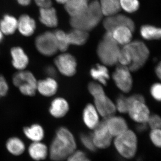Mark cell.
<instances>
[{
	"label": "cell",
	"mask_w": 161,
	"mask_h": 161,
	"mask_svg": "<svg viewBox=\"0 0 161 161\" xmlns=\"http://www.w3.org/2000/svg\"><path fill=\"white\" fill-rule=\"evenodd\" d=\"M77 142L74 134L65 127L58 128L49 149L53 161H63L77 150Z\"/></svg>",
	"instance_id": "1"
},
{
	"label": "cell",
	"mask_w": 161,
	"mask_h": 161,
	"mask_svg": "<svg viewBox=\"0 0 161 161\" xmlns=\"http://www.w3.org/2000/svg\"><path fill=\"white\" fill-rule=\"evenodd\" d=\"M103 16L99 1L93 0L90 3L83 13L78 16L71 18L69 23L73 29L81 30L88 32L98 26Z\"/></svg>",
	"instance_id": "2"
},
{
	"label": "cell",
	"mask_w": 161,
	"mask_h": 161,
	"mask_svg": "<svg viewBox=\"0 0 161 161\" xmlns=\"http://www.w3.org/2000/svg\"><path fill=\"white\" fill-rule=\"evenodd\" d=\"M120 49L112 37L111 32L106 31L97 46V56L103 65L113 66L118 63Z\"/></svg>",
	"instance_id": "3"
},
{
	"label": "cell",
	"mask_w": 161,
	"mask_h": 161,
	"mask_svg": "<svg viewBox=\"0 0 161 161\" xmlns=\"http://www.w3.org/2000/svg\"><path fill=\"white\" fill-rule=\"evenodd\" d=\"M112 143L117 153L123 158L130 160L137 153L138 139L135 131L129 129L113 138Z\"/></svg>",
	"instance_id": "4"
},
{
	"label": "cell",
	"mask_w": 161,
	"mask_h": 161,
	"mask_svg": "<svg viewBox=\"0 0 161 161\" xmlns=\"http://www.w3.org/2000/svg\"><path fill=\"white\" fill-rule=\"evenodd\" d=\"M126 47L130 55L131 63L128 67L131 72H136L142 68L150 57L149 47L143 41L132 40Z\"/></svg>",
	"instance_id": "5"
},
{
	"label": "cell",
	"mask_w": 161,
	"mask_h": 161,
	"mask_svg": "<svg viewBox=\"0 0 161 161\" xmlns=\"http://www.w3.org/2000/svg\"><path fill=\"white\" fill-rule=\"evenodd\" d=\"M130 97L131 103L127 113L130 118L137 125L147 124L151 113L145 97L140 94H133Z\"/></svg>",
	"instance_id": "6"
},
{
	"label": "cell",
	"mask_w": 161,
	"mask_h": 161,
	"mask_svg": "<svg viewBox=\"0 0 161 161\" xmlns=\"http://www.w3.org/2000/svg\"><path fill=\"white\" fill-rule=\"evenodd\" d=\"M37 81L33 74L26 70L18 71L12 77L13 84L21 94L31 97L36 93Z\"/></svg>",
	"instance_id": "7"
},
{
	"label": "cell",
	"mask_w": 161,
	"mask_h": 161,
	"mask_svg": "<svg viewBox=\"0 0 161 161\" xmlns=\"http://www.w3.org/2000/svg\"><path fill=\"white\" fill-rule=\"evenodd\" d=\"M35 44L37 50L46 57L53 56L59 51L54 32L47 31L38 35Z\"/></svg>",
	"instance_id": "8"
},
{
	"label": "cell",
	"mask_w": 161,
	"mask_h": 161,
	"mask_svg": "<svg viewBox=\"0 0 161 161\" xmlns=\"http://www.w3.org/2000/svg\"><path fill=\"white\" fill-rule=\"evenodd\" d=\"M131 72L126 66L119 65L112 74V79L119 89L124 93H129L133 86Z\"/></svg>",
	"instance_id": "9"
},
{
	"label": "cell",
	"mask_w": 161,
	"mask_h": 161,
	"mask_svg": "<svg viewBox=\"0 0 161 161\" xmlns=\"http://www.w3.org/2000/svg\"><path fill=\"white\" fill-rule=\"evenodd\" d=\"M57 70L67 77H72L77 71V63L76 58L68 53H63L54 59Z\"/></svg>",
	"instance_id": "10"
},
{
	"label": "cell",
	"mask_w": 161,
	"mask_h": 161,
	"mask_svg": "<svg viewBox=\"0 0 161 161\" xmlns=\"http://www.w3.org/2000/svg\"><path fill=\"white\" fill-rule=\"evenodd\" d=\"M96 149H106L110 147L114 137L108 130L104 121H101L91 134Z\"/></svg>",
	"instance_id": "11"
},
{
	"label": "cell",
	"mask_w": 161,
	"mask_h": 161,
	"mask_svg": "<svg viewBox=\"0 0 161 161\" xmlns=\"http://www.w3.org/2000/svg\"><path fill=\"white\" fill-rule=\"evenodd\" d=\"M93 98L94 105L101 117L105 119L115 115L117 111L115 103L106 95L105 92Z\"/></svg>",
	"instance_id": "12"
},
{
	"label": "cell",
	"mask_w": 161,
	"mask_h": 161,
	"mask_svg": "<svg viewBox=\"0 0 161 161\" xmlns=\"http://www.w3.org/2000/svg\"><path fill=\"white\" fill-rule=\"evenodd\" d=\"M103 26L106 31L108 32H112L116 27L120 26H127L133 32L136 29L135 23L131 18L118 14L105 19L103 21Z\"/></svg>",
	"instance_id": "13"
},
{
	"label": "cell",
	"mask_w": 161,
	"mask_h": 161,
	"mask_svg": "<svg viewBox=\"0 0 161 161\" xmlns=\"http://www.w3.org/2000/svg\"><path fill=\"white\" fill-rule=\"evenodd\" d=\"M103 120L110 134L114 138L129 129L127 120L122 116L115 115Z\"/></svg>",
	"instance_id": "14"
},
{
	"label": "cell",
	"mask_w": 161,
	"mask_h": 161,
	"mask_svg": "<svg viewBox=\"0 0 161 161\" xmlns=\"http://www.w3.org/2000/svg\"><path fill=\"white\" fill-rule=\"evenodd\" d=\"M100 115L94 104L88 103L83 109L82 121L85 125L93 131L101 122Z\"/></svg>",
	"instance_id": "15"
},
{
	"label": "cell",
	"mask_w": 161,
	"mask_h": 161,
	"mask_svg": "<svg viewBox=\"0 0 161 161\" xmlns=\"http://www.w3.org/2000/svg\"><path fill=\"white\" fill-rule=\"evenodd\" d=\"M12 65L18 71L24 70L29 63V59L22 47L15 46L10 49Z\"/></svg>",
	"instance_id": "16"
},
{
	"label": "cell",
	"mask_w": 161,
	"mask_h": 161,
	"mask_svg": "<svg viewBox=\"0 0 161 161\" xmlns=\"http://www.w3.org/2000/svg\"><path fill=\"white\" fill-rule=\"evenodd\" d=\"M36 28V23L33 18L27 14L21 15L18 19V30L22 36L30 37Z\"/></svg>",
	"instance_id": "17"
},
{
	"label": "cell",
	"mask_w": 161,
	"mask_h": 161,
	"mask_svg": "<svg viewBox=\"0 0 161 161\" xmlns=\"http://www.w3.org/2000/svg\"><path fill=\"white\" fill-rule=\"evenodd\" d=\"M69 110V104L67 101L62 97H57L52 101L49 112L53 117L59 119L65 116Z\"/></svg>",
	"instance_id": "18"
},
{
	"label": "cell",
	"mask_w": 161,
	"mask_h": 161,
	"mask_svg": "<svg viewBox=\"0 0 161 161\" xmlns=\"http://www.w3.org/2000/svg\"><path fill=\"white\" fill-rule=\"evenodd\" d=\"M58 88V83L55 78L47 77L38 80L37 92L45 97H51L56 94Z\"/></svg>",
	"instance_id": "19"
},
{
	"label": "cell",
	"mask_w": 161,
	"mask_h": 161,
	"mask_svg": "<svg viewBox=\"0 0 161 161\" xmlns=\"http://www.w3.org/2000/svg\"><path fill=\"white\" fill-rule=\"evenodd\" d=\"M39 20L42 24L48 27H56L58 24L57 11L54 7L40 8Z\"/></svg>",
	"instance_id": "20"
},
{
	"label": "cell",
	"mask_w": 161,
	"mask_h": 161,
	"mask_svg": "<svg viewBox=\"0 0 161 161\" xmlns=\"http://www.w3.org/2000/svg\"><path fill=\"white\" fill-rule=\"evenodd\" d=\"M133 32L129 27L125 26H118L112 31V37L119 45L125 46L132 41Z\"/></svg>",
	"instance_id": "21"
},
{
	"label": "cell",
	"mask_w": 161,
	"mask_h": 161,
	"mask_svg": "<svg viewBox=\"0 0 161 161\" xmlns=\"http://www.w3.org/2000/svg\"><path fill=\"white\" fill-rule=\"evenodd\" d=\"M90 0H69L64 5V9L71 18L80 15L86 10Z\"/></svg>",
	"instance_id": "22"
},
{
	"label": "cell",
	"mask_w": 161,
	"mask_h": 161,
	"mask_svg": "<svg viewBox=\"0 0 161 161\" xmlns=\"http://www.w3.org/2000/svg\"><path fill=\"white\" fill-rule=\"evenodd\" d=\"M141 37L147 41L161 40V27L152 24H144L140 29Z\"/></svg>",
	"instance_id": "23"
},
{
	"label": "cell",
	"mask_w": 161,
	"mask_h": 161,
	"mask_svg": "<svg viewBox=\"0 0 161 161\" xmlns=\"http://www.w3.org/2000/svg\"><path fill=\"white\" fill-rule=\"evenodd\" d=\"M0 30L4 35L14 34L18 30L17 19L12 15H4L0 20Z\"/></svg>",
	"instance_id": "24"
},
{
	"label": "cell",
	"mask_w": 161,
	"mask_h": 161,
	"mask_svg": "<svg viewBox=\"0 0 161 161\" xmlns=\"http://www.w3.org/2000/svg\"><path fill=\"white\" fill-rule=\"evenodd\" d=\"M90 75L93 79L101 85L106 86L110 79V75L107 66L97 64L90 70Z\"/></svg>",
	"instance_id": "25"
},
{
	"label": "cell",
	"mask_w": 161,
	"mask_h": 161,
	"mask_svg": "<svg viewBox=\"0 0 161 161\" xmlns=\"http://www.w3.org/2000/svg\"><path fill=\"white\" fill-rule=\"evenodd\" d=\"M28 153L32 158L36 161L45 159L49 153L46 145L41 142H34L28 148Z\"/></svg>",
	"instance_id": "26"
},
{
	"label": "cell",
	"mask_w": 161,
	"mask_h": 161,
	"mask_svg": "<svg viewBox=\"0 0 161 161\" xmlns=\"http://www.w3.org/2000/svg\"><path fill=\"white\" fill-rule=\"evenodd\" d=\"M99 3L102 14L106 17L118 14L120 11L119 0H100Z\"/></svg>",
	"instance_id": "27"
},
{
	"label": "cell",
	"mask_w": 161,
	"mask_h": 161,
	"mask_svg": "<svg viewBox=\"0 0 161 161\" xmlns=\"http://www.w3.org/2000/svg\"><path fill=\"white\" fill-rule=\"evenodd\" d=\"M70 45L81 46L86 43L89 35L88 32L81 30L73 29L67 33Z\"/></svg>",
	"instance_id": "28"
},
{
	"label": "cell",
	"mask_w": 161,
	"mask_h": 161,
	"mask_svg": "<svg viewBox=\"0 0 161 161\" xmlns=\"http://www.w3.org/2000/svg\"><path fill=\"white\" fill-rule=\"evenodd\" d=\"M23 132L26 137L34 142H40L43 138L44 132L43 128L38 124H34L31 126L23 129Z\"/></svg>",
	"instance_id": "29"
},
{
	"label": "cell",
	"mask_w": 161,
	"mask_h": 161,
	"mask_svg": "<svg viewBox=\"0 0 161 161\" xmlns=\"http://www.w3.org/2000/svg\"><path fill=\"white\" fill-rule=\"evenodd\" d=\"M6 147L10 153L15 156L21 155L25 149L24 142L17 137L9 139L6 142Z\"/></svg>",
	"instance_id": "30"
},
{
	"label": "cell",
	"mask_w": 161,
	"mask_h": 161,
	"mask_svg": "<svg viewBox=\"0 0 161 161\" xmlns=\"http://www.w3.org/2000/svg\"><path fill=\"white\" fill-rule=\"evenodd\" d=\"M58 48V50L65 53L68 49L70 44L67 33L61 30H57L54 32Z\"/></svg>",
	"instance_id": "31"
},
{
	"label": "cell",
	"mask_w": 161,
	"mask_h": 161,
	"mask_svg": "<svg viewBox=\"0 0 161 161\" xmlns=\"http://www.w3.org/2000/svg\"><path fill=\"white\" fill-rule=\"evenodd\" d=\"M121 8L128 13H133L140 7L139 0H119Z\"/></svg>",
	"instance_id": "32"
},
{
	"label": "cell",
	"mask_w": 161,
	"mask_h": 161,
	"mask_svg": "<svg viewBox=\"0 0 161 161\" xmlns=\"http://www.w3.org/2000/svg\"><path fill=\"white\" fill-rule=\"evenodd\" d=\"M129 97L122 95H119L116 100L115 105L116 111L120 113H127L130 106Z\"/></svg>",
	"instance_id": "33"
},
{
	"label": "cell",
	"mask_w": 161,
	"mask_h": 161,
	"mask_svg": "<svg viewBox=\"0 0 161 161\" xmlns=\"http://www.w3.org/2000/svg\"><path fill=\"white\" fill-rule=\"evenodd\" d=\"M150 94L153 100L158 103H161V82L157 81L151 85L150 87Z\"/></svg>",
	"instance_id": "34"
},
{
	"label": "cell",
	"mask_w": 161,
	"mask_h": 161,
	"mask_svg": "<svg viewBox=\"0 0 161 161\" xmlns=\"http://www.w3.org/2000/svg\"><path fill=\"white\" fill-rule=\"evenodd\" d=\"M149 139L152 145L158 149H161V129L150 130Z\"/></svg>",
	"instance_id": "35"
},
{
	"label": "cell",
	"mask_w": 161,
	"mask_h": 161,
	"mask_svg": "<svg viewBox=\"0 0 161 161\" xmlns=\"http://www.w3.org/2000/svg\"><path fill=\"white\" fill-rule=\"evenodd\" d=\"M80 140L82 146L88 151L93 152L97 150L93 142L91 135L82 133L80 136Z\"/></svg>",
	"instance_id": "36"
},
{
	"label": "cell",
	"mask_w": 161,
	"mask_h": 161,
	"mask_svg": "<svg viewBox=\"0 0 161 161\" xmlns=\"http://www.w3.org/2000/svg\"><path fill=\"white\" fill-rule=\"evenodd\" d=\"M147 124L150 130L161 129V115L151 114Z\"/></svg>",
	"instance_id": "37"
},
{
	"label": "cell",
	"mask_w": 161,
	"mask_h": 161,
	"mask_svg": "<svg viewBox=\"0 0 161 161\" xmlns=\"http://www.w3.org/2000/svg\"><path fill=\"white\" fill-rule=\"evenodd\" d=\"M67 161H92L86 153L80 150H76L67 158Z\"/></svg>",
	"instance_id": "38"
},
{
	"label": "cell",
	"mask_w": 161,
	"mask_h": 161,
	"mask_svg": "<svg viewBox=\"0 0 161 161\" xmlns=\"http://www.w3.org/2000/svg\"><path fill=\"white\" fill-rule=\"evenodd\" d=\"M9 90V85L6 78L0 75V98L6 96Z\"/></svg>",
	"instance_id": "39"
},
{
	"label": "cell",
	"mask_w": 161,
	"mask_h": 161,
	"mask_svg": "<svg viewBox=\"0 0 161 161\" xmlns=\"http://www.w3.org/2000/svg\"><path fill=\"white\" fill-rule=\"evenodd\" d=\"M37 6L40 8L52 7L53 5L52 0H34Z\"/></svg>",
	"instance_id": "40"
},
{
	"label": "cell",
	"mask_w": 161,
	"mask_h": 161,
	"mask_svg": "<svg viewBox=\"0 0 161 161\" xmlns=\"http://www.w3.org/2000/svg\"><path fill=\"white\" fill-rule=\"evenodd\" d=\"M57 72L58 70L57 69L51 65L47 66L45 69V73L48 76L47 77H50V78H56L57 75Z\"/></svg>",
	"instance_id": "41"
},
{
	"label": "cell",
	"mask_w": 161,
	"mask_h": 161,
	"mask_svg": "<svg viewBox=\"0 0 161 161\" xmlns=\"http://www.w3.org/2000/svg\"><path fill=\"white\" fill-rule=\"evenodd\" d=\"M154 73L157 78L161 82V60L156 65L154 68Z\"/></svg>",
	"instance_id": "42"
},
{
	"label": "cell",
	"mask_w": 161,
	"mask_h": 161,
	"mask_svg": "<svg viewBox=\"0 0 161 161\" xmlns=\"http://www.w3.org/2000/svg\"><path fill=\"white\" fill-rule=\"evenodd\" d=\"M148 127L147 124H139L137 125L136 130L139 132H144L148 129Z\"/></svg>",
	"instance_id": "43"
},
{
	"label": "cell",
	"mask_w": 161,
	"mask_h": 161,
	"mask_svg": "<svg viewBox=\"0 0 161 161\" xmlns=\"http://www.w3.org/2000/svg\"><path fill=\"white\" fill-rule=\"evenodd\" d=\"M17 1L20 5L23 6H29L31 2V0H17Z\"/></svg>",
	"instance_id": "44"
},
{
	"label": "cell",
	"mask_w": 161,
	"mask_h": 161,
	"mask_svg": "<svg viewBox=\"0 0 161 161\" xmlns=\"http://www.w3.org/2000/svg\"><path fill=\"white\" fill-rule=\"evenodd\" d=\"M57 3L60 4H64L65 5L66 3H67L69 0H55Z\"/></svg>",
	"instance_id": "45"
},
{
	"label": "cell",
	"mask_w": 161,
	"mask_h": 161,
	"mask_svg": "<svg viewBox=\"0 0 161 161\" xmlns=\"http://www.w3.org/2000/svg\"><path fill=\"white\" fill-rule=\"evenodd\" d=\"M4 35L3 34V33L2 32V31L0 30V43L3 42V39H4Z\"/></svg>",
	"instance_id": "46"
}]
</instances>
